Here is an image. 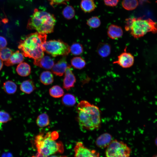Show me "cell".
<instances>
[{
    "instance_id": "obj_1",
    "label": "cell",
    "mask_w": 157,
    "mask_h": 157,
    "mask_svg": "<svg viewBox=\"0 0 157 157\" xmlns=\"http://www.w3.org/2000/svg\"><path fill=\"white\" fill-rule=\"evenodd\" d=\"M77 120L81 130L92 131L99 128L101 124L100 111L97 106L86 100H82L76 107Z\"/></svg>"
},
{
    "instance_id": "obj_2",
    "label": "cell",
    "mask_w": 157,
    "mask_h": 157,
    "mask_svg": "<svg viewBox=\"0 0 157 157\" xmlns=\"http://www.w3.org/2000/svg\"><path fill=\"white\" fill-rule=\"evenodd\" d=\"M47 38V34L37 32L30 34L20 40L18 48L25 57L34 60L39 59L44 56L42 45L46 41Z\"/></svg>"
},
{
    "instance_id": "obj_3",
    "label": "cell",
    "mask_w": 157,
    "mask_h": 157,
    "mask_svg": "<svg viewBox=\"0 0 157 157\" xmlns=\"http://www.w3.org/2000/svg\"><path fill=\"white\" fill-rule=\"evenodd\" d=\"M56 22L55 17L53 14L35 8L28 20L27 28L47 34L53 31Z\"/></svg>"
},
{
    "instance_id": "obj_4",
    "label": "cell",
    "mask_w": 157,
    "mask_h": 157,
    "mask_svg": "<svg viewBox=\"0 0 157 157\" xmlns=\"http://www.w3.org/2000/svg\"><path fill=\"white\" fill-rule=\"evenodd\" d=\"M58 137V133L56 131L45 134L40 133L37 135L34 142L38 152L46 156L57 152L62 153L64 148L62 142L56 140Z\"/></svg>"
},
{
    "instance_id": "obj_5",
    "label": "cell",
    "mask_w": 157,
    "mask_h": 157,
    "mask_svg": "<svg viewBox=\"0 0 157 157\" xmlns=\"http://www.w3.org/2000/svg\"><path fill=\"white\" fill-rule=\"evenodd\" d=\"M125 29L135 38L143 36L147 33L157 32V24L150 19H143L142 17L126 19Z\"/></svg>"
},
{
    "instance_id": "obj_6",
    "label": "cell",
    "mask_w": 157,
    "mask_h": 157,
    "mask_svg": "<svg viewBox=\"0 0 157 157\" xmlns=\"http://www.w3.org/2000/svg\"><path fill=\"white\" fill-rule=\"evenodd\" d=\"M42 46L44 51L55 57L66 56L70 52V47L61 40H51L46 41Z\"/></svg>"
},
{
    "instance_id": "obj_7",
    "label": "cell",
    "mask_w": 157,
    "mask_h": 157,
    "mask_svg": "<svg viewBox=\"0 0 157 157\" xmlns=\"http://www.w3.org/2000/svg\"><path fill=\"white\" fill-rule=\"evenodd\" d=\"M106 148V157H130L131 149L122 141L112 140Z\"/></svg>"
},
{
    "instance_id": "obj_8",
    "label": "cell",
    "mask_w": 157,
    "mask_h": 157,
    "mask_svg": "<svg viewBox=\"0 0 157 157\" xmlns=\"http://www.w3.org/2000/svg\"><path fill=\"white\" fill-rule=\"evenodd\" d=\"M74 150L75 157H100L98 152L88 148L81 142H76Z\"/></svg>"
},
{
    "instance_id": "obj_9",
    "label": "cell",
    "mask_w": 157,
    "mask_h": 157,
    "mask_svg": "<svg viewBox=\"0 0 157 157\" xmlns=\"http://www.w3.org/2000/svg\"><path fill=\"white\" fill-rule=\"evenodd\" d=\"M126 49V47L124 51L118 56L117 60L113 62V64H117L124 68H130L133 65L134 57L131 53L127 52Z\"/></svg>"
},
{
    "instance_id": "obj_10",
    "label": "cell",
    "mask_w": 157,
    "mask_h": 157,
    "mask_svg": "<svg viewBox=\"0 0 157 157\" xmlns=\"http://www.w3.org/2000/svg\"><path fill=\"white\" fill-rule=\"evenodd\" d=\"M65 74L63 87L64 88L67 90L74 87L76 78L69 65L67 68Z\"/></svg>"
},
{
    "instance_id": "obj_11",
    "label": "cell",
    "mask_w": 157,
    "mask_h": 157,
    "mask_svg": "<svg viewBox=\"0 0 157 157\" xmlns=\"http://www.w3.org/2000/svg\"><path fill=\"white\" fill-rule=\"evenodd\" d=\"M69 65L67 61L66 57L64 56L54 65L51 68V71L55 75L61 76L65 73Z\"/></svg>"
},
{
    "instance_id": "obj_12",
    "label": "cell",
    "mask_w": 157,
    "mask_h": 157,
    "mask_svg": "<svg viewBox=\"0 0 157 157\" xmlns=\"http://www.w3.org/2000/svg\"><path fill=\"white\" fill-rule=\"evenodd\" d=\"M34 65L46 69H51L54 64L53 59L50 56H44L40 59L34 60Z\"/></svg>"
},
{
    "instance_id": "obj_13",
    "label": "cell",
    "mask_w": 157,
    "mask_h": 157,
    "mask_svg": "<svg viewBox=\"0 0 157 157\" xmlns=\"http://www.w3.org/2000/svg\"><path fill=\"white\" fill-rule=\"evenodd\" d=\"M122 28L118 25L112 24L108 27L107 31V35L110 39H116L121 38L123 35Z\"/></svg>"
},
{
    "instance_id": "obj_14",
    "label": "cell",
    "mask_w": 157,
    "mask_h": 157,
    "mask_svg": "<svg viewBox=\"0 0 157 157\" xmlns=\"http://www.w3.org/2000/svg\"><path fill=\"white\" fill-rule=\"evenodd\" d=\"M112 135L106 133L102 134L97 139L95 143L97 147L104 148L107 147L112 141Z\"/></svg>"
},
{
    "instance_id": "obj_15",
    "label": "cell",
    "mask_w": 157,
    "mask_h": 157,
    "mask_svg": "<svg viewBox=\"0 0 157 157\" xmlns=\"http://www.w3.org/2000/svg\"><path fill=\"white\" fill-rule=\"evenodd\" d=\"M24 55L23 53L17 50L13 53L10 58L5 62V65L7 66H10L14 65L19 64L24 60Z\"/></svg>"
},
{
    "instance_id": "obj_16",
    "label": "cell",
    "mask_w": 157,
    "mask_h": 157,
    "mask_svg": "<svg viewBox=\"0 0 157 157\" xmlns=\"http://www.w3.org/2000/svg\"><path fill=\"white\" fill-rule=\"evenodd\" d=\"M111 51V45L106 42L99 43L96 49L97 54L102 58H106L110 54Z\"/></svg>"
},
{
    "instance_id": "obj_17",
    "label": "cell",
    "mask_w": 157,
    "mask_h": 157,
    "mask_svg": "<svg viewBox=\"0 0 157 157\" xmlns=\"http://www.w3.org/2000/svg\"><path fill=\"white\" fill-rule=\"evenodd\" d=\"M20 90L27 94H30L36 89L33 81L31 79L25 80L20 85Z\"/></svg>"
},
{
    "instance_id": "obj_18",
    "label": "cell",
    "mask_w": 157,
    "mask_h": 157,
    "mask_svg": "<svg viewBox=\"0 0 157 157\" xmlns=\"http://www.w3.org/2000/svg\"><path fill=\"white\" fill-rule=\"evenodd\" d=\"M16 71L18 75L21 76L25 77L30 75L31 72L30 65L26 62H22L17 66Z\"/></svg>"
},
{
    "instance_id": "obj_19",
    "label": "cell",
    "mask_w": 157,
    "mask_h": 157,
    "mask_svg": "<svg viewBox=\"0 0 157 157\" xmlns=\"http://www.w3.org/2000/svg\"><path fill=\"white\" fill-rule=\"evenodd\" d=\"M80 6L81 10L85 13L93 11L96 7L94 0H81Z\"/></svg>"
},
{
    "instance_id": "obj_20",
    "label": "cell",
    "mask_w": 157,
    "mask_h": 157,
    "mask_svg": "<svg viewBox=\"0 0 157 157\" xmlns=\"http://www.w3.org/2000/svg\"><path fill=\"white\" fill-rule=\"evenodd\" d=\"M3 88L4 92L7 94H13L16 92L17 86L13 81L8 80L3 83Z\"/></svg>"
},
{
    "instance_id": "obj_21",
    "label": "cell",
    "mask_w": 157,
    "mask_h": 157,
    "mask_svg": "<svg viewBox=\"0 0 157 157\" xmlns=\"http://www.w3.org/2000/svg\"><path fill=\"white\" fill-rule=\"evenodd\" d=\"M40 79L41 83L45 85L51 84L54 80L52 73L48 71L42 72L40 75Z\"/></svg>"
},
{
    "instance_id": "obj_22",
    "label": "cell",
    "mask_w": 157,
    "mask_h": 157,
    "mask_svg": "<svg viewBox=\"0 0 157 157\" xmlns=\"http://www.w3.org/2000/svg\"><path fill=\"white\" fill-rule=\"evenodd\" d=\"M37 125L40 127H45L49 124V119L48 115L46 113L40 114L36 120Z\"/></svg>"
},
{
    "instance_id": "obj_23",
    "label": "cell",
    "mask_w": 157,
    "mask_h": 157,
    "mask_svg": "<svg viewBox=\"0 0 157 157\" xmlns=\"http://www.w3.org/2000/svg\"><path fill=\"white\" fill-rule=\"evenodd\" d=\"M62 102L64 105L68 107H72L76 104V99L73 95L67 93L63 96Z\"/></svg>"
},
{
    "instance_id": "obj_24",
    "label": "cell",
    "mask_w": 157,
    "mask_h": 157,
    "mask_svg": "<svg viewBox=\"0 0 157 157\" xmlns=\"http://www.w3.org/2000/svg\"><path fill=\"white\" fill-rule=\"evenodd\" d=\"M72 66L74 68L81 69L84 68L86 65L85 60L81 57H75L72 58L71 60Z\"/></svg>"
},
{
    "instance_id": "obj_25",
    "label": "cell",
    "mask_w": 157,
    "mask_h": 157,
    "mask_svg": "<svg viewBox=\"0 0 157 157\" xmlns=\"http://www.w3.org/2000/svg\"><path fill=\"white\" fill-rule=\"evenodd\" d=\"M49 94L52 97L59 98L64 95L63 89L58 85L53 86L49 90Z\"/></svg>"
},
{
    "instance_id": "obj_26",
    "label": "cell",
    "mask_w": 157,
    "mask_h": 157,
    "mask_svg": "<svg viewBox=\"0 0 157 157\" xmlns=\"http://www.w3.org/2000/svg\"><path fill=\"white\" fill-rule=\"evenodd\" d=\"M122 5L125 9L131 10L135 9L138 5V0H123Z\"/></svg>"
},
{
    "instance_id": "obj_27",
    "label": "cell",
    "mask_w": 157,
    "mask_h": 157,
    "mask_svg": "<svg viewBox=\"0 0 157 157\" xmlns=\"http://www.w3.org/2000/svg\"><path fill=\"white\" fill-rule=\"evenodd\" d=\"M75 12L73 6L68 5L65 6L62 11V14L64 17L67 19L73 18L75 16Z\"/></svg>"
},
{
    "instance_id": "obj_28",
    "label": "cell",
    "mask_w": 157,
    "mask_h": 157,
    "mask_svg": "<svg viewBox=\"0 0 157 157\" xmlns=\"http://www.w3.org/2000/svg\"><path fill=\"white\" fill-rule=\"evenodd\" d=\"M83 50L82 45L79 43H74L70 47V52L75 56L81 55L83 53Z\"/></svg>"
},
{
    "instance_id": "obj_29",
    "label": "cell",
    "mask_w": 157,
    "mask_h": 157,
    "mask_svg": "<svg viewBox=\"0 0 157 157\" xmlns=\"http://www.w3.org/2000/svg\"><path fill=\"white\" fill-rule=\"evenodd\" d=\"M13 53V51L8 47L0 49V59L3 61L7 60Z\"/></svg>"
},
{
    "instance_id": "obj_30",
    "label": "cell",
    "mask_w": 157,
    "mask_h": 157,
    "mask_svg": "<svg viewBox=\"0 0 157 157\" xmlns=\"http://www.w3.org/2000/svg\"><path fill=\"white\" fill-rule=\"evenodd\" d=\"M86 24L91 28H97L100 26L101 22L98 17L93 16L87 20Z\"/></svg>"
},
{
    "instance_id": "obj_31",
    "label": "cell",
    "mask_w": 157,
    "mask_h": 157,
    "mask_svg": "<svg viewBox=\"0 0 157 157\" xmlns=\"http://www.w3.org/2000/svg\"><path fill=\"white\" fill-rule=\"evenodd\" d=\"M12 118L10 114L4 110H0V124H4L12 120Z\"/></svg>"
},
{
    "instance_id": "obj_32",
    "label": "cell",
    "mask_w": 157,
    "mask_h": 157,
    "mask_svg": "<svg viewBox=\"0 0 157 157\" xmlns=\"http://www.w3.org/2000/svg\"><path fill=\"white\" fill-rule=\"evenodd\" d=\"M50 5L53 7L54 6L61 4H66L69 0H48Z\"/></svg>"
},
{
    "instance_id": "obj_33",
    "label": "cell",
    "mask_w": 157,
    "mask_h": 157,
    "mask_svg": "<svg viewBox=\"0 0 157 157\" xmlns=\"http://www.w3.org/2000/svg\"><path fill=\"white\" fill-rule=\"evenodd\" d=\"M105 4L107 6L114 7L118 3L119 0H103Z\"/></svg>"
},
{
    "instance_id": "obj_34",
    "label": "cell",
    "mask_w": 157,
    "mask_h": 157,
    "mask_svg": "<svg viewBox=\"0 0 157 157\" xmlns=\"http://www.w3.org/2000/svg\"><path fill=\"white\" fill-rule=\"evenodd\" d=\"M7 44V42L6 38L0 36V49L5 47Z\"/></svg>"
},
{
    "instance_id": "obj_35",
    "label": "cell",
    "mask_w": 157,
    "mask_h": 157,
    "mask_svg": "<svg viewBox=\"0 0 157 157\" xmlns=\"http://www.w3.org/2000/svg\"><path fill=\"white\" fill-rule=\"evenodd\" d=\"M139 3L141 5H142L144 3H149V0H139Z\"/></svg>"
},
{
    "instance_id": "obj_36",
    "label": "cell",
    "mask_w": 157,
    "mask_h": 157,
    "mask_svg": "<svg viewBox=\"0 0 157 157\" xmlns=\"http://www.w3.org/2000/svg\"><path fill=\"white\" fill-rule=\"evenodd\" d=\"M36 156L38 157H47V156H46L38 152L36 154Z\"/></svg>"
},
{
    "instance_id": "obj_37",
    "label": "cell",
    "mask_w": 157,
    "mask_h": 157,
    "mask_svg": "<svg viewBox=\"0 0 157 157\" xmlns=\"http://www.w3.org/2000/svg\"><path fill=\"white\" fill-rule=\"evenodd\" d=\"M3 66V61L0 59V71L2 69Z\"/></svg>"
},
{
    "instance_id": "obj_38",
    "label": "cell",
    "mask_w": 157,
    "mask_h": 157,
    "mask_svg": "<svg viewBox=\"0 0 157 157\" xmlns=\"http://www.w3.org/2000/svg\"><path fill=\"white\" fill-rule=\"evenodd\" d=\"M155 144L156 145V146L157 147V137L156 138L155 140Z\"/></svg>"
},
{
    "instance_id": "obj_39",
    "label": "cell",
    "mask_w": 157,
    "mask_h": 157,
    "mask_svg": "<svg viewBox=\"0 0 157 157\" xmlns=\"http://www.w3.org/2000/svg\"><path fill=\"white\" fill-rule=\"evenodd\" d=\"M50 157H58L56 156H50Z\"/></svg>"
},
{
    "instance_id": "obj_40",
    "label": "cell",
    "mask_w": 157,
    "mask_h": 157,
    "mask_svg": "<svg viewBox=\"0 0 157 157\" xmlns=\"http://www.w3.org/2000/svg\"><path fill=\"white\" fill-rule=\"evenodd\" d=\"M153 157H157V154L154 156Z\"/></svg>"
},
{
    "instance_id": "obj_41",
    "label": "cell",
    "mask_w": 157,
    "mask_h": 157,
    "mask_svg": "<svg viewBox=\"0 0 157 157\" xmlns=\"http://www.w3.org/2000/svg\"><path fill=\"white\" fill-rule=\"evenodd\" d=\"M31 157H38L37 156H31Z\"/></svg>"
}]
</instances>
